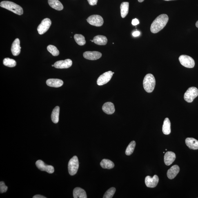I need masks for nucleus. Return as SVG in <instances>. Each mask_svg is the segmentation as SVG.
Masks as SVG:
<instances>
[{
	"label": "nucleus",
	"mask_w": 198,
	"mask_h": 198,
	"mask_svg": "<svg viewBox=\"0 0 198 198\" xmlns=\"http://www.w3.org/2000/svg\"><path fill=\"white\" fill-rule=\"evenodd\" d=\"M87 21L90 25L96 27H101L102 26L103 23V17L98 15L90 16L87 19Z\"/></svg>",
	"instance_id": "nucleus-8"
},
{
	"label": "nucleus",
	"mask_w": 198,
	"mask_h": 198,
	"mask_svg": "<svg viewBox=\"0 0 198 198\" xmlns=\"http://www.w3.org/2000/svg\"><path fill=\"white\" fill-rule=\"evenodd\" d=\"M48 3L51 7L56 10L60 11L63 8V5L59 0H48Z\"/></svg>",
	"instance_id": "nucleus-21"
},
{
	"label": "nucleus",
	"mask_w": 198,
	"mask_h": 198,
	"mask_svg": "<svg viewBox=\"0 0 198 198\" xmlns=\"http://www.w3.org/2000/svg\"><path fill=\"white\" fill-rule=\"evenodd\" d=\"M176 159V155L173 152L168 151L165 153L164 156V161L167 166H170Z\"/></svg>",
	"instance_id": "nucleus-14"
},
{
	"label": "nucleus",
	"mask_w": 198,
	"mask_h": 198,
	"mask_svg": "<svg viewBox=\"0 0 198 198\" xmlns=\"http://www.w3.org/2000/svg\"><path fill=\"white\" fill-rule=\"evenodd\" d=\"M129 3L123 2L121 5V17L124 18L128 15L129 10Z\"/></svg>",
	"instance_id": "nucleus-25"
},
{
	"label": "nucleus",
	"mask_w": 198,
	"mask_h": 198,
	"mask_svg": "<svg viewBox=\"0 0 198 198\" xmlns=\"http://www.w3.org/2000/svg\"><path fill=\"white\" fill-rule=\"evenodd\" d=\"M74 39L76 42L80 46H83L86 43L85 38L81 34H75L74 35Z\"/></svg>",
	"instance_id": "nucleus-27"
},
{
	"label": "nucleus",
	"mask_w": 198,
	"mask_h": 198,
	"mask_svg": "<svg viewBox=\"0 0 198 198\" xmlns=\"http://www.w3.org/2000/svg\"><path fill=\"white\" fill-rule=\"evenodd\" d=\"M113 74V72L111 71L104 73L98 78L97 81V85L99 86H102L106 84L111 79Z\"/></svg>",
	"instance_id": "nucleus-9"
},
{
	"label": "nucleus",
	"mask_w": 198,
	"mask_h": 198,
	"mask_svg": "<svg viewBox=\"0 0 198 198\" xmlns=\"http://www.w3.org/2000/svg\"><path fill=\"white\" fill-rule=\"evenodd\" d=\"M198 96V90L195 87H192L189 88L184 94V99L189 103H192L194 99Z\"/></svg>",
	"instance_id": "nucleus-5"
},
{
	"label": "nucleus",
	"mask_w": 198,
	"mask_h": 198,
	"mask_svg": "<svg viewBox=\"0 0 198 198\" xmlns=\"http://www.w3.org/2000/svg\"><path fill=\"white\" fill-rule=\"evenodd\" d=\"M164 1H173V0H164Z\"/></svg>",
	"instance_id": "nucleus-39"
},
{
	"label": "nucleus",
	"mask_w": 198,
	"mask_h": 198,
	"mask_svg": "<svg viewBox=\"0 0 198 198\" xmlns=\"http://www.w3.org/2000/svg\"><path fill=\"white\" fill-rule=\"evenodd\" d=\"M3 63L5 66L9 67H14L16 65V62L14 59L10 58H5L3 60Z\"/></svg>",
	"instance_id": "nucleus-29"
},
{
	"label": "nucleus",
	"mask_w": 198,
	"mask_h": 198,
	"mask_svg": "<svg viewBox=\"0 0 198 198\" xmlns=\"http://www.w3.org/2000/svg\"><path fill=\"white\" fill-rule=\"evenodd\" d=\"M90 41H92V42H94L93 41L90 40Z\"/></svg>",
	"instance_id": "nucleus-40"
},
{
	"label": "nucleus",
	"mask_w": 198,
	"mask_h": 198,
	"mask_svg": "<svg viewBox=\"0 0 198 198\" xmlns=\"http://www.w3.org/2000/svg\"><path fill=\"white\" fill-rule=\"evenodd\" d=\"M47 50L52 56H57L59 55V50L56 47L53 45H49L47 47Z\"/></svg>",
	"instance_id": "nucleus-30"
},
{
	"label": "nucleus",
	"mask_w": 198,
	"mask_h": 198,
	"mask_svg": "<svg viewBox=\"0 0 198 198\" xmlns=\"http://www.w3.org/2000/svg\"><path fill=\"white\" fill-rule=\"evenodd\" d=\"M168 19V16L166 14H162L158 16L151 25V32L152 33L156 34L160 31L166 26Z\"/></svg>",
	"instance_id": "nucleus-1"
},
{
	"label": "nucleus",
	"mask_w": 198,
	"mask_h": 198,
	"mask_svg": "<svg viewBox=\"0 0 198 198\" xmlns=\"http://www.w3.org/2000/svg\"><path fill=\"white\" fill-rule=\"evenodd\" d=\"M21 49L20 40L17 38L13 43L12 45L11 51L13 55L15 56L19 55L20 53Z\"/></svg>",
	"instance_id": "nucleus-15"
},
{
	"label": "nucleus",
	"mask_w": 198,
	"mask_h": 198,
	"mask_svg": "<svg viewBox=\"0 0 198 198\" xmlns=\"http://www.w3.org/2000/svg\"><path fill=\"white\" fill-rule=\"evenodd\" d=\"M79 167V160L76 156H74L68 163L69 173L70 175H74L77 173Z\"/></svg>",
	"instance_id": "nucleus-4"
},
{
	"label": "nucleus",
	"mask_w": 198,
	"mask_h": 198,
	"mask_svg": "<svg viewBox=\"0 0 198 198\" xmlns=\"http://www.w3.org/2000/svg\"><path fill=\"white\" fill-rule=\"evenodd\" d=\"M52 24V21L49 18L43 19L38 26L37 30L40 34H43L46 33L49 29Z\"/></svg>",
	"instance_id": "nucleus-7"
},
{
	"label": "nucleus",
	"mask_w": 198,
	"mask_h": 198,
	"mask_svg": "<svg viewBox=\"0 0 198 198\" xmlns=\"http://www.w3.org/2000/svg\"><path fill=\"white\" fill-rule=\"evenodd\" d=\"M103 110L105 113L112 114L115 112L114 105L112 103L107 102L104 103L102 107Z\"/></svg>",
	"instance_id": "nucleus-19"
},
{
	"label": "nucleus",
	"mask_w": 198,
	"mask_h": 198,
	"mask_svg": "<svg viewBox=\"0 0 198 198\" xmlns=\"http://www.w3.org/2000/svg\"><path fill=\"white\" fill-rule=\"evenodd\" d=\"M156 85V80L152 74H147L143 79V86L146 92L150 93L153 91Z\"/></svg>",
	"instance_id": "nucleus-3"
},
{
	"label": "nucleus",
	"mask_w": 198,
	"mask_h": 198,
	"mask_svg": "<svg viewBox=\"0 0 198 198\" xmlns=\"http://www.w3.org/2000/svg\"><path fill=\"white\" fill-rule=\"evenodd\" d=\"M36 165L38 168L41 171H46L49 174L53 173L54 171L53 166L45 164L42 160H38L36 163Z\"/></svg>",
	"instance_id": "nucleus-10"
},
{
	"label": "nucleus",
	"mask_w": 198,
	"mask_h": 198,
	"mask_svg": "<svg viewBox=\"0 0 198 198\" xmlns=\"http://www.w3.org/2000/svg\"><path fill=\"white\" fill-rule=\"evenodd\" d=\"M116 192V189L113 187L109 189L105 192L103 198H112L113 197L114 193Z\"/></svg>",
	"instance_id": "nucleus-31"
},
{
	"label": "nucleus",
	"mask_w": 198,
	"mask_h": 198,
	"mask_svg": "<svg viewBox=\"0 0 198 198\" xmlns=\"http://www.w3.org/2000/svg\"><path fill=\"white\" fill-rule=\"evenodd\" d=\"M185 143L188 147L193 150L198 149V141L193 138H188L185 140Z\"/></svg>",
	"instance_id": "nucleus-17"
},
{
	"label": "nucleus",
	"mask_w": 198,
	"mask_h": 198,
	"mask_svg": "<svg viewBox=\"0 0 198 198\" xmlns=\"http://www.w3.org/2000/svg\"><path fill=\"white\" fill-rule=\"evenodd\" d=\"M72 65V61L69 59L65 60H61L56 62L54 64V67L57 69H67L70 68Z\"/></svg>",
	"instance_id": "nucleus-12"
},
{
	"label": "nucleus",
	"mask_w": 198,
	"mask_h": 198,
	"mask_svg": "<svg viewBox=\"0 0 198 198\" xmlns=\"http://www.w3.org/2000/svg\"><path fill=\"white\" fill-rule=\"evenodd\" d=\"M0 6L2 8L6 9L19 15H22L23 13L22 8L19 5L12 2L2 1L0 3Z\"/></svg>",
	"instance_id": "nucleus-2"
},
{
	"label": "nucleus",
	"mask_w": 198,
	"mask_h": 198,
	"mask_svg": "<svg viewBox=\"0 0 198 198\" xmlns=\"http://www.w3.org/2000/svg\"><path fill=\"white\" fill-rule=\"evenodd\" d=\"M196 26L198 28V20L197 21V22L196 23Z\"/></svg>",
	"instance_id": "nucleus-37"
},
{
	"label": "nucleus",
	"mask_w": 198,
	"mask_h": 198,
	"mask_svg": "<svg viewBox=\"0 0 198 198\" xmlns=\"http://www.w3.org/2000/svg\"><path fill=\"white\" fill-rule=\"evenodd\" d=\"M179 167L177 165H174L168 170L167 172V176L169 179H173L179 173Z\"/></svg>",
	"instance_id": "nucleus-16"
},
{
	"label": "nucleus",
	"mask_w": 198,
	"mask_h": 198,
	"mask_svg": "<svg viewBox=\"0 0 198 198\" xmlns=\"http://www.w3.org/2000/svg\"><path fill=\"white\" fill-rule=\"evenodd\" d=\"M144 0H138L139 2H142Z\"/></svg>",
	"instance_id": "nucleus-38"
},
{
	"label": "nucleus",
	"mask_w": 198,
	"mask_h": 198,
	"mask_svg": "<svg viewBox=\"0 0 198 198\" xmlns=\"http://www.w3.org/2000/svg\"><path fill=\"white\" fill-rule=\"evenodd\" d=\"M100 52L97 51H87L83 53V57L86 59L90 60H95L99 59L102 57Z\"/></svg>",
	"instance_id": "nucleus-13"
},
{
	"label": "nucleus",
	"mask_w": 198,
	"mask_h": 198,
	"mask_svg": "<svg viewBox=\"0 0 198 198\" xmlns=\"http://www.w3.org/2000/svg\"><path fill=\"white\" fill-rule=\"evenodd\" d=\"M73 196L74 198H87L85 191L83 189L78 187L74 189L73 191Z\"/></svg>",
	"instance_id": "nucleus-20"
},
{
	"label": "nucleus",
	"mask_w": 198,
	"mask_h": 198,
	"mask_svg": "<svg viewBox=\"0 0 198 198\" xmlns=\"http://www.w3.org/2000/svg\"><path fill=\"white\" fill-rule=\"evenodd\" d=\"M139 20L137 19H134L132 21V24L133 25H137L139 23Z\"/></svg>",
	"instance_id": "nucleus-34"
},
{
	"label": "nucleus",
	"mask_w": 198,
	"mask_h": 198,
	"mask_svg": "<svg viewBox=\"0 0 198 198\" xmlns=\"http://www.w3.org/2000/svg\"><path fill=\"white\" fill-rule=\"evenodd\" d=\"M136 145L135 141H132L129 144L126 150V154L127 155L130 156L133 153Z\"/></svg>",
	"instance_id": "nucleus-28"
},
{
	"label": "nucleus",
	"mask_w": 198,
	"mask_h": 198,
	"mask_svg": "<svg viewBox=\"0 0 198 198\" xmlns=\"http://www.w3.org/2000/svg\"><path fill=\"white\" fill-rule=\"evenodd\" d=\"M89 4L92 6L97 5L98 0H88Z\"/></svg>",
	"instance_id": "nucleus-33"
},
{
	"label": "nucleus",
	"mask_w": 198,
	"mask_h": 198,
	"mask_svg": "<svg viewBox=\"0 0 198 198\" xmlns=\"http://www.w3.org/2000/svg\"><path fill=\"white\" fill-rule=\"evenodd\" d=\"M100 165L103 168L111 169L113 168L114 166V163L110 160L103 159L100 163Z\"/></svg>",
	"instance_id": "nucleus-26"
},
{
	"label": "nucleus",
	"mask_w": 198,
	"mask_h": 198,
	"mask_svg": "<svg viewBox=\"0 0 198 198\" xmlns=\"http://www.w3.org/2000/svg\"><path fill=\"white\" fill-rule=\"evenodd\" d=\"M33 198H46V197H44L43 196L41 195H36L34 196L33 197Z\"/></svg>",
	"instance_id": "nucleus-36"
},
{
	"label": "nucleus",
	"mask_w": 198,
	"mask_h": 198,
	"mask_svg": "<svg viewBox=\"0 0 198 198\" xmlns=\"http://www.w3.org/2000/svg\"><path fill=\"white\" fill-rule=\"evenodd\" d=\"M8 187L6 186L3 182L1 181L0 182V192L1 193H4L8 190Z\"/></svg>",
	"instance_id": "nucleus-32"
},
{
	"label": "nucleus",
	"mask_w": 198,
	"mask_h": 198,
	"mask_svg": "<svg viewBox=\"0 0 198 198\" xmlns=\"http://www.w3.org/2000/svg\"><path fill=\"white\" fill-rule=\"evenodd\" d=\"M52 67H54V65H52Z\"/></svg>",
	"instance_id": "nucleus-41"
},
{
	"label": "nucleus",
	"mask_w": 198,
	"mask_h": 198,
	"mask_svg": "<svg viewBox=\"0 0 198 198\" xmlns=\"http://www.w3.org/2000/svg\"><path fill=\"white\" fill-rule=\"evenodd\" d=\"M59 107L56 106L52 110V115L51 119L52 122L54 123H57L59 122Z\"/></svg>",
	"instance_id": "nucleus-24"
},
{
	"label": "nucleus",
	"mask_w": 198,
	"mask_h": 198,
	"mask_svg": "<svg viewBox=\"0 0 198 198\" xmlns=\"http://www.w3.org/2000/svg\"><path fill=\"white\" fill-rule=\"evenodd\" d=\"M48 86L53 88H59L63 86V82L61 80L56 79H49L46 81Z\"/></svg>",
	"instance_id": "nucleus-18"
},
{
	"label": "nucleus",
	"mask_w": 198,
	"mask_h": 198,
	"mask_svg": "<svg viewBox=\"0 0 198 198\" xmlns=\"http://www.w3.org/2000/svg\"><path fill=\"white\" fill-rule=\"evenodd\" d=\"M95 44L99 45H105L107 44L108 39L106 36L103 35H97L94 37L93 40Z\"/></svg>",
	"instance_id": "nucleus-22"
},
{
	"label": "nucleus",
	"mask_w": 198,
	"mask_h": 198,
	"mask_svg": "<svg viewBox=\"0 0 198 198\" xmlns=\"http://www.w3.org/2000/svg\"><path fill=\"white\" fill-rule=\"evenodd\" d=\"M159 178L157 175H154L152 178L149 176H147L145 178V183L147 187L150 188H155L158 184Z\"/></svg>",
	"instance_id": "nucleus-11"
},
{
	"label": "nucleus",
	"mask_w": 198,
	"mask_h": 198,
	"mask_svg": "<svg viewBox=\"0 0 198 198\" xmlns=\"http://www.w3.org/2000/svg\"><path fill=\"white\" fill-rule=\"evenodd\" d=\"M140 34V33L139 31H136L132 33V35L134 37H137V36H139Z\"/></svg>",
	"instance_id": "nucleus-35"
},
{
	"label": "nucleus",
	"mask_w": 198,
	"mask_h": 198,
	"mask_svg": "<svg viewBox=\"0 0 198 198\" xmlns=\"http://www.w3.org/2000/svg\"><path fill=\"white\" fill-rule=\"evenodd\" d=\"M162 131L163 134L165 135H169L171 132V123L168 118H166L164 120L163 126Z\"/></svg>",
	"instance_id": "nucleus-23"
},
{
	"label": "nucleus",
	"mask_w": 198,
	"mask_h": 198,
	"mask_svg": "<svg viewBox=\"0 0 198 198\" xmlns=\"http://www.w3.org/2000/svg\"><path fill=\"white\" fill-rule=\"evenodd\" d=\"M179 59L181 64L186 68H193L195 65L194 59L188 56L181 55L179 57Z\"/></svg>",
	"instance_id": "nucleus-6"
}]
</instances>
